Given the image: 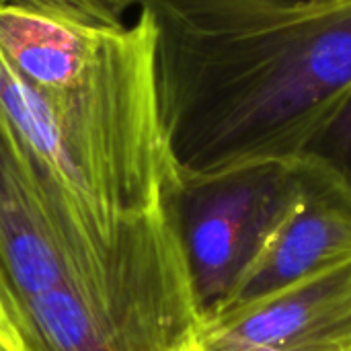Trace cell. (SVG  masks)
Listing matches in <instances>:
<instances>
[{"label":"cell","instance_id":"obj_1","mask_svg":"<svg viewBox=\"0 0 351 351\" xmlns=\"http://www.w3.org/2000/svg\"><path fill=\"white\" fill-rule=\"evenodd\" d=\"M0 109L97 294L138 230L179 210L185 173L154 86V37L0 4Z\"/></svg>","mask_w":351,"mask_h":351},{"label":"cell","instance_id":"obj_2","mask_svg":"<svg viewBox=\"0 0 351 351\" xmlns=\"http://www.w3.org/2000/svg\"><path fill=\"white\" fill-rule=\"evenodd\" d=\"M185 177L298 158L351 86V0H138Z\"/></svg>","mask_w":351,"mask_h":351},{"label":"cell","instance_id":"obj_3","mask_svg":"<svg viewBox=\"0 0 351 351\" xmlns=\"http://www.w3.org/2000/svg\"><path fill=\"white\" fill-rule=\"evenodd\" d=\"M351 257V183L327 162L298 156L290 189L237 276L206 317L237 313Z\"/></svg>","mask_w":351,"mask_h":351},{"label":"cell","instance_id":"obj_4","mask_svg":"<svg viewBox=\"0 0 351 351\" xmlns=\"http://www.w3.org/2000/svg\"><path fill=\"white\" fill-rule=\"evenodd\" d=\"M298 158L265 160L206 177H185L191 220L185 245L206 315L230 292L276 210Z\"/></svg>","mask_w":351,"mask_h":351},{"label":"cell","instance_id":"obj_5","mask_svg":"<svg viewBox=\"0 0 351 351\" xmlns=\"http://www.w3.org/2000/svg\"><path fill=\"white\" fill-rule=\"evenodd\" d=\"M0 261L23 304L25 298L68 288L82 300L93 286L56 222L45 191L0 109Z\"/></svg>","mask_w":351,"mask_h":351},{"label":"cell","instance_id":"obj_6","mask_svg":"<svg viewBox=\"0 0 351 351\" xmlns=\"http://www.w3.org/2000/svg\"><path fill=\"white\" fill-rule=\"evenodd\" d=\"M206 325L280 351H351V257Z\"/></svg>","mask_w":351,"mask_h":351},{"label":"cell","instance_id":"obj_7","mask_svg":"<svg viewBox=\"0 0 351 351\" xmlns=\"http://www.w3.org/2000/svg\"><path fill=\"white\" fill-rule=\"evenodd\" d=\"M0 4L95 27H121L132 12H138V0H0Z\"/></svg>","mask_w":351,"mask_h":351},{"label":"cell","instance_id":"obj_8","mask_svg":"<svg viewBox=\"0 0 351 351\" xmlns=\"http://www.w3.org/2000/svg\"><path fill=\"white\" fill-rule=\"evenodd\" d=\"M300 156L327 162L351 183V86L317 128Z\"/></svg>","mask_w":351,"mask_h":351},{"label":"cell","instance_id":"obj_9","mask_svg":"<svg viewBox=\"0 0 351 351\" xmlns=\"http://www.w3.org/2000/svg\"><path fill=\"white\" fill-rule=\"evenodd\" d=\"M0 351H41L37 335L0 261Z\"/></svg>","mask_w":351,"mask_h":351},{"label":"cell","instance_id":"obj_10","mask_svg":"<svg viewBox=\"0 0 351 351\" xmlns=\"http://www.w3.org/2000/svg\"><path fill=\"white\" fill-rule=\"evenodd\" d=\"M204 350L206 351H280L276 348H267V346H259L253 341H247L243 337H237L228 331L222 329H214L208 327L204 323V337H202Z\"/></svg>","mask_w":351,"mask_h":351},{"label":"cell","instance_id":"obj_11","mask_svg":"<svg viewBox=\"0 0 351 351\" xmlns=\"http://www.w3.org/2000/svg\"><path fill=\"white\" fill-rule=\"evenodd\" d=\"M189 351H206V350H204V343H199L197 348H193V350H189Z\"/></svg>","mask_w":351,"mask_h":351}]
</instances>
